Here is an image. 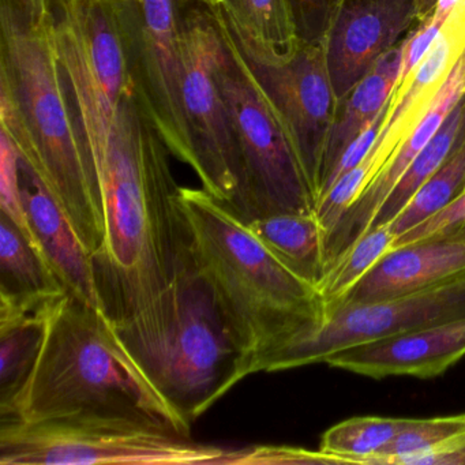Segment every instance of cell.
I'll list each match as a JSON object with an SVG mask.
<instances>
[{"label": "cell", "mask_w": 465, "mask_h": 465, "mask_svg": "<svg viewBox=\"0 0 465 465\" xmlns=\"http://www.w3.org/2000/svg\"><path fill=\"white\" fill-rule=\"evenodd\" d=\"M464 51L465 32L448 18L429 55L416 67L405 88L391 97L388 119L372 148L381 168L420 121Z\"/></svg>", "instance_id": "cell-18"}, {"label": "cell", "mask_w": 465, "mask_h": 465, "mask_svg": "<svg viewBox=\"0 0 465 465\" xmlns=\"http://www.w3.org/2000/svg\"><path fill=\"white\" fill-rule=\"evenodd\" d=\"M137 361L190 424L254 374L211 285L195 268L192 252L179 274L173 323L162 341Z\"/></svg>", "instance_id": "cell-4"}, {"label": "cell", "mask_w": 465, "mask_h": 465, "mask_svg": "<svg viewBox=\"0 0 465 465\" xmlns=\"http://www.w3.org/2000/svg\"><path fill=\"white\" fill-rule=\"evenodd\" d=\"M340 464L339 460L322 453L292 446L254 445L227 449L220 465H299Z\"/></svg>", "instance_id": "cell-29"}, {"label": "cell", "mask_w": 465, "mask_h": 465, "mask_svg": "<svg viewBox=\"0 0 465 465\" xmlns=\"http://www.w3.org/2000/svg\"><path fill=\"white\" fill-rule=\"evenodd\" d=\"M50 25L75 126L97 175L134 83L121 24L113 0H51Z\"/></svg>", "instance_id": "cell-6"}, {"label": "cell", "mask_w": 465, "mask_h": 465, "mask_svg": "<svg viewBox=\"0 0 465 465\" xmlns=\"http://www.w3.org/2000/svg\"><path fill=\"white\" fill-rule=\"evenodd\" d=\"M465 94V51L412 132L397 146L386 164L364 187L325 238L326 272L369 230L375 214L424 146L437 134Z\"/></svg>", "instance_id": "cell-13"}, {"label": "cell", "mask_w": 465, "mask_h": 465, "mask_svg": "<svg viewBox=\"0 0 465 465\" xmlns=\"http://www.w3.org/2000/svg\"><path fill=\"white\" fill-rule=\"evenodd\" d=\"M446 21L431 15L429 20L424 21L415 32L410 35L405 42L401 72H400L399 83H397L393 94H399L405 88L416 67L429 55L440 37Z\"/></svg>", "instance_id": "cell-32"}, {"label": "cell", "mask_w": 465, "mask_h": 465, "mask_svg": "<svg viewBox=\"0 0 465 465\" xmlns=\"http://www.w3.org/2000/svg\"><path fill=\"white\" fill-rule=\"evenodd\" d=\"M225 450L124 415L0 423V465H220Z\"/></svg>", "instance_id": "cell-5"}, {"label": "cell", "mask_w": 465, "mask_h": 465, "mask_svg": "<svg viewBox=\"0 0 465 465\" xmlns=\"http://www.w3.org/2000/svg\"><path fill=\"white\" fill-rule=\"evenodd\" d=\"M0 124L69 217L92 258L105 239L99 179L62 80L50 20L0 7Z\"/></svg>", "instance_id": "cell-1"}, {"label": "cell", "mask_w": 465, "mask_h": 465, "mask_svg": "<svg viewBox=\"0 0 465 465\" xmlns=\"http://www.w3.org/2000/svg\"><path fill=\"white\" fill-rule=\"evenodd\" d=\"M246 224L288 269L318 288L326 273V233L315 212L268 214Z\"/></svg>", "instance_id": "cell-20"}, {"label": "cell", "mask_w": 465, "mask_h": 465, "mask_svg": "<svg viewBox=\"0 0 465 465\" xmlns=\"http://www.w3.org/2000/svg\"><path fill=\"white\" fill-rule=\"evenodd\" d=\"M460 2L461 0H437V5H435L434 15L435 18H440V20H448L450 17L451 13L454 12L457 6H459Z\"/></svg>", "instance_id": "cell-36"}, {"label": "cell", "mask_w": 465, "mask_h": 465, "mask_svg": "<svg viewBox=\"0 0 465 465\" xmlns=\"http://www.w3.org/2000/svg\"><path fill=\"white\" fill-rule=\"evenodd\" d=\"M412 419L359 416L334 424L323 432L320 450L340 464H377L391 440L404 431Z\"/></svg>", "instance_id": "cell-22"}, {"label": "cell", "mask_w": 465, "mask_h": 465, "mask_svg": "<svg viewBox=\"0 0 465 465\" xmlns=\"http://www.w3.org/2000/svg\"><path fill=\"white\" fill-rule=\"evenodd\" d=\"M465 193V143L421 184L399 216L389 223L396 239L431 219Z\"/></svg>", "instance_id": "cell-25"}, {"label": "cell", "mask_w": 465, "mask_h": 465, "mask_svg": "<svg viewBox=\"0 0 465 465\" xmlns=\"http://www.w3.org/2000/svg\"><path fill=\"white\" fill-rule=\"evenodd\" d=\"M420 25L416 0H342L323 42L337 99Z\"/></svg>", "instance_id": "cell-12"}, {"label": "cell", "mask_w": 465, "mask_h": 465, "mask_svg": "<svg viewBox=\"0 0 465 465\" xmlns=\"http://www.w3.org/2000/svg\"><path fill=\"white\" fill-rule=\"evenodd\" d=\"M66 293L45 255L0 212V298L42 301Z\"/></svg>", "instance_id": "cell-21"}, {"label": "cell", "mask_w": 465, "mask_h": 465, "mask_svg": "<svg viewBox=\"0 0 465 465\" xmlns=\"http://www.w3.org/2000/svg\"><path fill=\"white\" fill-rule=\"evenodd\" d=\"M64 296L42 301L0 298V420L15 413L42 351L48 320Z\"/></svg>", "instance_id": "cell-17"}, {"label": "cell", "mask_w": 465, "mask_h": 465, "mask_svg": "<svg viewBox=\"0 0 465 465\" xmlns=\"http://www.w3.org/2000/svg\"><path fill=\"white\" fill-rule=\"evenodd\" d=\"M178 205L195 268L211 285L252 372L265 371L274 355L323 320L320 291L205 190L179 186Z\"/></svg>", "instance_id": "cell-2"}, {"label": "cell", "mask_w": 465, "mask_h": 465, "mask_svg": "<svg viewBox=\"0 0 465 465\" xmlns=\"http://www.w3.org/2000/svg\"><path fill=\"white\" fill-rule=\"evenodd\" d=\"M465 434V412L432 419H412L382 451L377 464L411 465L421 454L435 450Z\"/></svg>", "instance_id": "cell-26"}, {"label": "cell", "mask_w": 465, "mask_h": 465, "mask_svg": "<svg viewBox=\"0 0 465 465\" xmlns=\"http://www.w3.org/2000/svg\"><path fill=\"white\" fill-rule=\"evenodd\" d=\"M222 0H178L179 10L203 9L211 12Z\"/></svg>", "instance_id": "cell-37"}, {"label": "cell", "mask_w": 465, "mask_h": 465, "mask_svg": "<svg viewBox=\"0 0 465 465\" xmlns=\"http://www.w3.org/2000/svg\"><path fill=\"white\" fill-rule=\"evenodd\" d=\"M416 4H418L419 20H420V24H423L424 21L429 20L432 13H434L437 0H416Z\"/></svg>", "instance_id": "cell-38"}, {"label": "cell", "mask_w": 465, "mask_h": 465, "mask_svg": "<svg viewBox=\"0 0 465 465\" xmlns=\"http://www.w3.org/2000/svg\"><path fill=\"white\" fill-rule=\"evenodd\" d=\"M449 18L465 32V0L460 2L459 6L454 9V12L451 13Z\"/></svg>", "instance_id": "cell-39"}, {"label": "cell", "mask_w": 465, "mask_h": 465, "mask_svg": "<svg viewBox=\"0 0 465 465\" xmlns=\"http://www.w3.org/2000/svg\"><path fill=\"white\" fill-rule=\"evenodd\" d=\"M209 13L282 119L317 205L323 154L339 104L323 43L298 40L287 50H279L244 25L224 0Z\"/></svg>", "instance_id": "cell-8"}, {"label": "cell", "mask_w": 465, "mask_h": 465, "mask_svg": "<svg viewBox=\"0 0 465 465\" xmlns=\"http://www.w3.org/2000/svg\"><path fill=\"white\" fill-rule=\"evenodd\" d=\"M461 102L462 99L457 103L456 107L449 114L437 134L424 146L423 151L416 156L412 164L397 182L385 203L375 214L370 228L393 222L404 206L410 203L411 198L420 189L421 184L450 156L451 152L454 151V145H456L457 134H459Z\"/></svg>", "instance_id": "cell-23"}, {"label": "cell", "mask_w": 465, "mask_h": 465, "mask_svg": "<svg viewBox=\"0 0 465 465\" xmlns=\"http://www.w3.org/2000/svg\"><path fill=\"white\" fill-rule=\"evenodd\" d=\"M182 15L183 81L182 103L203 189L233 208L241 187L238 145L227 105L217 83L224 39L208 10Z\"/></svg>", "instance_id": "cell-9"}, {"label": "cell", "mask_w": 465, "mask_h": 465, "mask_svg": "<svg viewBox=\"0 0 465 465\" xmlns=\"http://www.w3.org/2000/svg\"><path fill=\"white\" fill-rule=\"evenodd\" d=\"M75 413L145 419L190 437L192 424L157 391L104 312L67 293L54 309L34 371L7 420Z\"/></svg>", "instance_id": "cell-3"}, {"label": "cell", "mask_w": 465, "mask_h": 465, "mask_svg": "<svg viewBox=\"0 0 465 465\" xmlns=\"http://www.w3.org/2000/svg\"><path fill=\"white\" fill-rule=\"evenodd\" d=\"M342 0H288L296 37L301 42L323 43Z\"/></svg>", "instance_id": "cell-30"}, {"label": "cell", "mask_w": 465, "mask_h": 465, "mask_svg": "<svg viewBox=\"0 0 465 465\" xmlns=\"http://www.w3.org/2000/svg\"><path fill=\"white\" fill-rule=\"evenodd\" d=\"M219 31L224 51L217 67V83L241 162V187L231 211L246 223L284 212H315L309 182L282 119L235 45Z\"/></svg>", "instance_id": "cell-7"}, {"label": "cell", "mask_w": 465, "mask_h": 465, "mask_svg": "<svg viewBox=\"0 0 465 465\" xmlns=\"http://www.w3.org/2000/svg\"><path fill=\"white\" fill-rule=\"evenodd\" d=\"M393 97V96H391ZM391 99L389 100L388 104L383 107V110L381 111L380 115L369 124L366 130L348 146L347 151L342 154L341 159L337 163L336 167L331 171L329 178L326 179L325 184H323L322 190H321L320 200L329 189H331V184L340 178V176L344 175L348 171L355 168L356 165L361 164L364 159H366L367 154L371 152V149L374 148L375 141L380 137L381 132H382L383 124H385L386 119L389 116V111H391ZM318 203V201H317Z\"/></svg>", "instance_id": "cell-33"}, {"label": "cell", "mask_w": 465, "mask_h": 465, "mask_svg": "<svg viewBox=\"0 0 465 465\" xmlns=\"http://www.w3.org/2000/svg\"><path fill=\"white\" fill-rule=\"evenodd\" d=\"M0 212L6 214L25 238L45 255L24 203L20 182V152L15 141L4 130L0 133Z\"/></svg>", "instance_id": "cell-28"}, {"label": "cell", "mask_w": 465, "mask_h": 465, "mask_svg": "<svg viewBox=\"0 0 465 465\" xmlns=\"http://www.w3.org/2000/svg\"><path fill=\"white\" fill-rule=\"evenodd\" d=\"M465 356V317L355 345L325 363L364 377L435 378Z\"/></svg>", "instance_id": "cell-14"}, {"label": "cell", "mask_w": 465, "mask_h": 465, "mask_svg": "<svg viewBox=\"0 0 465 465\" xmlns=\"http://www.w3.org/2000/svg\"><path fill=\"white\" fill-rule=\"evenodd\" d=\"M465 464V434L446 445L421 454L411 465H450Z\"/></svg>", "instance_id": "cell-34"}, {"label": "cell", "mask_w": 465, "mask_h": 465, "mask_svg": "<svg viewBox=\"0 0 465 465\" xmlns=\"http://www.w3.org/2000/svg\"><path fill=\"white\" fill-rule=\"evenodd\" d=\"M464 273L465 239H421L393 247L336 307L418 292Z\"/></svg>", "instance_id": "cell-16"}, {"label": "cell", "mask_w": 465, "mask_h": 465, "mask_svg": "<svg viewBox=\"0 0 465 465\" xmlns=\"http://www.w3.org/2000/svg\"><path fill=\"white\" fill-rule=\"evenodd\" d=\"M236 17L263 42L287 50L298 42L288 0H224Z\"/></svg>", "instance_id": "cell-27"}, {"label": "cell", "mask_w": 465, "mask_h": 465, "mask_svg": "<svg viewBox=\"0 0 465 465\" xmlns=\"http://www.w3.org/2000/svg\"><path fill=\"white\" fill-rule=\"evenodd\" d=\"M140 102L176 159L195 170L182 103L183 55L178 0H113Z\"/></svg>", "instance_id": "cell-10"}, {"label": "cell", "mask_w": 465, "mask_h": 465, "mask_svg": "<svg viewBox=\"0 0 465 465\" xmlns=\"http://www.w3.org/2000/svg\"><path fill=\"white\" fill-rule=\"evenodd\" d=\"M465 317V273L427 290L336 307L269 361L265 372L325 363L355 345Z\"/></svg>", "instance_id": "cell-11"}, {"label": "cell", "mask_w": 465, "mask_h": 465, "mask_svg": "<svg viewBox=\"0 0 465 465\" xmlns=\"http://www.w3.org/2000/svg\"><path fill=\"white\" fill-rule=\"evenodd\" d=\"M24 203L35 235L70 295L102 310L94 258L39 173L20 153Z\"/></svg>", "instance_id": "cell-15"}, {"label": "cell", "mask_w": 465, "mask_h": 465, "mask_svg": "<svg viewBox=\"0 0 465 465\" xmlns=\"http://www.w3.org/2000/svg\"><path fill=\"white\" fill-rule=\"evenodd\" d=\"M465 143V94L462 96L461 102V115H460V127H459V134H457L456 145H454V151L462 143Z\"/></svg>", "instance_id": "cell-40"}, {"label": "cell", "mask_w": 465, "mask_h": 465, "mask_svg": "<svg viewBox=\"0 0 465 465\" xmlns=\"http://www.w3.org/2000/svg\"><path fill=\"white\" fill-rule=\"evenodd\" d=\"M440 236L465 239V193L431 219L399 236L394 241V247Z\"/></svg>", "instance_id": "cell-31"}, {"label": "cell", "mask_w": 465, "mask_h": 465, "mask_svg": "<svg viewBox=\"0 0 465 465\" xmlns=\"http://www.w3.org/2000/svg\"><path fill=\"white\" fill-rule=\"evenodd\" d=\"M391 225L382 224L369 228L331 268L328 269L318 285L325 314L337 306L348 292L382 260L394 247Z\"/></svg>", "instance_id": "cell-24"}, {"label": "cell", "mask_w": 465, "mask_h": 465, "mask_svg": "<svg viewBox=\"0 0 465 465\" xmlns=\"http://www.w3.org/2000/svg\"><path fill=\"white\" fill-rule=\"evenodd\" d=\"M405 42L381 56L369 74L339 100L323 154L321 190L348 146L380 115L393 96L401 72Z\"/></svg>", "instance_id": "cell-19"}, {"label": "cell", "mask_w": 465, "mask_h": 465, "mask_svg": "<svg viewBox=\"0 0 465 465\" xmlns=\"http://www.w3.org/2000/svg\"><path fill=\"white\" fill-rule=\"evenodd\" d=\"M13 10L35 24H45L50 20L51 0H2Z\"/></svg>", "instance_id": "cell-35"}]
</instances>
